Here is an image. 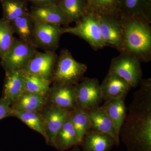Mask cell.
<instances>
[{
  "mask_svg": "<svg viewBox=\"0 0 151 151\" xmlns=\"http://www.w3.org/2000/svg\"><path fill=\"white\" fill-rule=\"evenodd\" d=\"M139 84L119 134L127 151H151V78Z\"/></svg>",
  "mask_w": 151,
  "mask_h": 151,
  "instance_id": "obj_1",
  "label": "cell"
},
{
  "mask_svg": "<svg viewBox=\"0 0 151 151\" xmlns=\"http://www.w3.org/2000/svg\"><path fill=\"white\" fill-rule=\"evenodd\" d=\"M124 29L123 52L149 62L151 58V22L138 17H120Z\"/></svg>",
  "mask_w": 151,
  "mask_h": 151,
  "instance_id": "obj_2",
  "label": "cell"
},
{
  "mask_svg": "<svg viewBox=\"0 0 151 151\" xmlns=\"http://www.w3.org/2000/svg\"><path fill=\"white\" fill-rule=\"evenodd\" d=\"M86 64L76 61L67 49L60 51L52 81L55 83L76 85L84 78Z\"/></svg>",
  "mask_w": 151,
  "mask_h": 151,
  "instance_id": "obj_3",
  "label": "cell"
},
{
  "mask_svg": "<svg viewBox=\"0 0 151 151\" xmlns=\"http://www.w3.org/2000/svg\"><path fill=\"white\" fill-rule=\"evenodd\" d=\"M76 23V24L73 27L64 28V33L81 38L95 50L106 46L94 14L88 12Z\"/></svg>",
  "mask_w": 151,
  "mask_h": 151,
  "instance_id": "obj_4",
  "label": "cell"
},
{
  "mask_svg": "<svg viewBox=\"0 0 151 151\" xmlns=\"http://www.w3.org/2000/svg\"><path fill=\"white\" fill-rule=\"evenodd\" d=\"M141 62L134 55L121 53L112 59L108 71L116 73L127 81L132 88H135L142 79Z\"/></svg>",
  "mask_w": 151,
  "mask_h": 151,
  "instance_id": "obj_5",
  "label": "cell"
},
{
  "mask_svg": "<svg viewBox=\"0 0 151 151\" xmlns=\"http://www.w3.org/2000/svg\"><path fill=\"white\" fill-rule=\"evenodd\" d=\"M37 52L34 45L15 38L12 46L1 59V65L5 71L23 70Z\"/></svg>",
  "mask_w": 151,
  "mask_h": 151,
  "instance_id": "obj_6",
  "label": "cell"
},
{
  "mask_svg": "<svg viewBox=\"0 0 151 151\" xmlns=\"http://www.w3.org/2000/svg\"><path fill=\"white\" fill-rule=\"evenodd\" d=\"M94 15L106 46L116 49L122 53L124 29L120 16Z\"/></svg>",
  "mask_w": 151,
  "mask_h": 151,
  "instance_id": "obj_7",
  "label": "cell"
},
{
  "mask_svg": "<svg viewBox=\"0 0 151 151\" xmlns=\"http://www.w3.org/2000/svg\"><path fill=\"white\" fill-rule=\"evenodd\" d=\"M76 87V108L86 111L100 106L103 100L97 78H84Z\"/></svg>",
  "mask_w": 151,
  "mask_h": 151,
  "instance_id": "obj_8",
  "label": "cell"
},
{
  "mask_svg": "<svg viewBox=\"0 0 151 151\" xmlns=\"http://www.w3.org/2000/svg\"><path fill=\"white\" fill-rule=\"evenodd\" d=\"M34 45L47 50L54 51L59 47L60 39L64 33L61 26L49 24L34 20Z\"/></svg>",
  "mask_w": 151,
  "mask_h": 151,
  "instance_id": "obj_9",
  "label": "cell"
},
{
  "mask_svg": "<svg viewBox=\"0 0 151 151\" xmlns=\"http://www.w3.org/2000/svg\"><path fill=\"white\" fill-rule=\"evenodd\" d=\"M41 113L43 120L46 143L54 147L58 132L62 127L71 111L60 108L50 103L48 107H44Z\"/></svg>",
  "mask_w": 151,
  "mask_h": 151,
  "instance_id": "obj_10",
  "label": "cell"
},
{
  "mask_svg": "<svg viewBox=\"0 0 151 151\" xmlns=\"http://www.w3.org/2000/svg\"><path fill=\"white\" fill-rule=\"evenodd\" d=\"M54 51L37 52L23 71L51 80L58 59Z\"/></svg>",
  "mask_w": 151,
  "mask_h": 151,
  "instance_id": "obj_11",
  "label": "cell"
},
{
  "mask_svg": "<svg viewBox=\"0 0 151 151\" xmlns=\"http://www.w3.org/2000/svg\"><path fill=\"white\" fill-rule=\"evenodd\" d=\"M47 96L50 103L71 111L76 108V85L53 83Z\"/></svg>",
  "mask_w": 151,
  "mask_h": 151,
  "instance_id": "obj_12",
  "label": "cell"
},
{
  "mask_svg": "<svg viewBox=\"0 0 151 151\" xmlns=\"http://www.w3.org/2000/svg\"><path fill=\"white\" fill-rule=\"evenodd\" d=\"M101 96L104 101L126 97L132 87L116 73L108 71L102 84H100Z\"/></svg>",
  "mask_w": 151,
  "mask_h": 151,
  "instance_id": "obj_13",
  "label": "cell"
},
{
  "mask_svg": "<svg viewBox=\"0 0 151 151\" xmlns=\"http://www.w3.org/2000/svg\"><path fill=\"white\" fill-rule=\"evenodd\" d=\"M90 120L91 129L111 136L116 142L117 146L120 142L113 122L102 107H96L86 111Z\"/></svg>",
  "mask_w": 151,
  "mask_h": 151,
  "instance_id": "obj_14",
  "label": "cell"
},
{
  "mask_svg": "<svg viewBox=\"0 0 151 151\" xmlns=\"http://www.w3.org/2000/svg\"><path fill=\"white\" fill-rule=\"evenodd\" d=\"M24 92V71H6L2 97L9 100L12 105Z\"/></svg>",
  "mask_w": 151,
  "mask_h": 151,
  "instance_id": "obj_15",
  "label": "cell"
},
{
  "mask_svg": "<svg viewBox=\"0 0 151 151\" xmlns=\"http://www.w3.org/2000/svg\"><path fill=\"white\" fill-rule=\"evenodd\" d=\"M114 145L117 144L111 136L90 129L79 146L81 151H109Z\"/></svg>",
  "mask_w": 151,
  "mask_h": 151,
  "instance_id": "obj_16",
  "label": "cell"
},
{
  "mask_svg": "<svg viewBox=\"0 0 151 151\" xmlns=\"http://www.w3.org/2000/svg\"><path fill=\"white\" fill-rule=\"evenodd\" d=\"M119 15L143 18L151 22V0H120Z\"/></svg>",
  "mask_w": 151,
  "mask_h": 151,
  "instance_id": "obj_17",
  "label": "cell"
},
{
  "mask_svg": "<svg viewBox=\"0 0 151 151\" xmlns=\"http://www.w3.org/2000/svg\"><path fill=\"white\" fill-rule=\"evenodd\" d=\"M29 14L33 19L49 24L61 26L69 24L65 15L57 5L37 7L33 9Z\"/></svg>",
  "mask_w": 151,
  "mask_h": 151,
  "instance_id": "obj_18",
  "label": "cell"
},
{
  "mask_svg": "<svg viewBox=\"0 0 151 151\" xmlns=\"http://www.w3.org/2000/svg\"><path fill=\"white\" fill-rule=\"evenodd\" d=\"M47 95L24 92L12 105L13 111L40 112L46 104Z\"/></svg>",
  "mask_w": 151,
  "mask_h": 151,
  "instance_id": "obj_19",
  "label": "cell"
},
{
  "mask_svg": "<svg viewBox=\"0 0 151 151\" xmlns=\"http://www.w3.org/2000/svg\"><path fill=\"white\" fill-rule=\"evenodd\" d=\"M125 98L122 97L106 100L104 105L101 106L113 122L119 136L128 110L125 104Z\"/></svg>",
  "mask_w": 151,
  "mask_h": 151,
  "instance_id": "obj_20",
  "label": "cell"
},
{
  "mask_svg": "<svg viewBox=\"0 0 151 151\" xmlns=\"http://www.w3.org/2000/svg\"><path fill=\"white\" fill-rule=\"evenodd\" d=\"M76 145H79L69 115L57 134L54 147L60 151H65Z\"/></svg>",
  "mask_w": 151,
  "mask_h": 151,
  "instance_id": "obj_21",
  "label": "cell"
},
{
  "mask_svg": "<svg viewBox=\"0 0 151 151\" xmlns=\"http://www.w3.org/2000/svg\"><path fill=\"white\" fill-rule=\"evenodd\" d=\"M57 5L65 15L69 24L76 22L88 12L85 0H58Z\"/></svg>",
  "mask_w": 151,
  "mask_h": 151,
  "instance_id": "obj_22",
  "label": "cell"
},
{
  "mask_svg": "<svg viewBox=\"0 0 151 151\" xmlns=\"http://www.w3.org/2000/svg\"><path fill=\"white\" fill-rule=\"evenodd\" d=\"M14 33L24 42L34 45V21L28 12L11 23Z\"/></svg>",
  "mask_w": 151,
  "mask_h": 151,
  "instance_id": "obj_23",
  "label": "cell"
},
{
  "mask_svg": "<svg viewBox=\"0 0 151 151\" xmlns=\"http://www.w3.org/2000/svg\"><path fill=\"white\" fill-rule=\"evenodd\" d=\"M88 12L98 15L119 16L120 0H85Z\"/></svg>",
  "mask_w": 151,
  "mask_h": 151,
  "instance_id": "obj_24",
  "label": "cell"
},
{
  "mask_svg": "<svg viewBox=\"0 0 151 151\" xmlns=\"http://www.w3.org/2000/svg\"><path fill=\"white\" fill-rule=\"evenodd\" d=\"M70 117L80 145L84 135L91 129L90 120L86 111L78 108L70 112Z\"/></svg>",
  "mask_w": 151,
  "mask_h": 151,
  "instance_id": "obj_25",
  "label": "cell"
},
{
  "mask_svg": "<svg viewBox=\"0 0 151 151\" xmlns=\"http://www.w3.org/2000/svg\"><path fill=\"white\" fill-rule=\"evenodd\" d=\"M24 73L25 92L42 95L48 94L51 80L24 71Z\"/></svg>",
  "mask_w": 151,
  "mask_h": 151,
  "instance_id": "obj_26",
  "label": "cell"
},
{
  "mask_svg": "<svg viewBox=\"0 0 151 151\" xmlns=\"http://www.w3.org/2000/svg\"><path fill=\"white\" fill-rule=\"evenodd\" d=\"M13 116L17 117L30 129L40 133L46 139L44 125L41 113L40 112H19L13 111Z\"/></svg>",
  "mask_w": 151,
  "mask_h": 151,
  "instance_id": "obj_27",
  "label": "cell"
},
{
  "mask_svg": "<svg viewBox=\"0 0 151 151\" xmlns=\"http://www.w3.org/2000/svg\"><path fill=\"white\" fill-rule=\"evenodd\" d=\"M3 17L12 23L15 19L28 12L24 2L21 0H0Z\"/></svg>",
  "mask_w": 151,
  "mask_h": 151,
  "instance_id": "obj_28",
  "label": "cell"
},
{
  "mask_svg": "<svg viewBox=\"0 0 151 151\" xmlns=\"http://www.w3.org/2000/svg\"><path fill=\"white\" fill-rule=\"evenodd\" d=\"M14 31L10 22L0 19V58L4 56L14 40Z\"/></svg>",
  "mask_w": 151,
  "mask_h": 151,
  "instance_id": "obj_29",
  "label": "cell"
},
{
  "mask_svg": "<svg viewBox=\"0 0 151 151\" xmlns=\"http://www.w3.org/2000/svg\"><path fill=\"white\" fill-rule=\"evenodd\" d=\"M13 116L12 104L4 97L0 99V120L7 117Z\"/></svg>",
  "mask_w": 151,
  "mask_h": 151,
  "instance_id": "obj_30",
  "label": "cell"
},
{
  "mask_svg": "<svg viewBox=\"0 0 151 151\" xmlns=\"http://www.w3.org/2000/svg\"><path fill=\"white\" fill-rule=\"evenodd\" d=\"M29 1L37 5V7L56 5L58 1V0H29Z\"/></svg>",
  "mask_w": 151,
  "mask_h": 151,
  "instance_id": "obj_31",
  "label": "cell"
},
{
  "mask_svg": "<svg viewBox=\"0 0 151 151\" xmlns=\"http://www.w3.org/2000/svg\"><path fill=\"white\" fill-rule=\"evenodd\" d=\"M65 151H81V150L79 147V145H76L73 147L70 150Z\"/></svg>",
  "mask_w": 151,
  "mask_h": 151,
  "instance_id": "obj_32",
  "label": "cell"
}]
</instances>
